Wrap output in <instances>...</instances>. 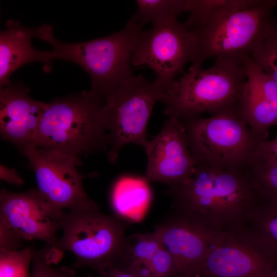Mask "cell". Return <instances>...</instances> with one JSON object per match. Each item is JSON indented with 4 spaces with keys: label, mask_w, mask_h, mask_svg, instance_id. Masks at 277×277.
Segmentation results:
<instances>
[{
    "label": "cell",
    "mask_w": 277,
    "mask_h": 277,
    "mask_svg": "<svg viewBox=\"0 0 277 277\" xmlns=\"http://www.w3.org/2000/svg\"><path fill=\"white\" fill-rule=\"evenodd\" d=\"M136 10L129 19L142 27L149 22L174 17L186 12V0H137Z\"/></svg>",
    "instance_id": "obj_23"
},
{
    "label": "cell",
    "mask_w": 277,
    "mask_h": 277,
    "mask_svg": "<svg viewBox=\"0 0 277 277\" xmlns=\"http://www.w3.org/2000/svg\"><path fill=\"white\" fill-rule=\"evenodd\" d=\"M126 229L122 219L102 212L99 207L66 212L56 247L73 254L75 267L89 268L105 277L125 238Z\"/></svg>",
    "instance_id": "obj_8"
},
{
    "label": "cell",
    "mask_w": 277,
    "mask_h": 277,
    "mask_svg": "<svg viewBox=\"0 0 277 277\" xmlns=\"http://www.w3.org/2000/svg\"><path fill=\"white\" fill-rule=\"evenodd\" d=\"M254 151L277 162V135L271 141L266 139L258 142Z\"/></svg>",
    "instance_id": "obj_29"
},
{
    "label": "cell",
    "mask_w": 277,
    "mask_h": 277,
    "mask_svg": "<svg viewBox=\"0 0 277 277\" xmlns=\"http://www.w3.org/2000/svg\"><path fill=\"white\" fill-rule=\"evenodd\" d=\"M34 171L37 190L52 209L61 215L66 212L98 207L90 199L83 186V175L77 169L81 159L33 144L22 148Z\"/></svg>",
    "instance_id": "obj_9"
},
{
    "label": "cell",
    "mask_w": 277,
    "mask_h": 277,
    "mask_svg": "<svg viewBox=\"0 0 277 277\" xmlns=\"http://www.w3.org/2000/svg\"><path fill=\"white\" fill-rule=\"evenodd\" d=\"M31 277H80L66 267H54L62 258L61 252L56 247L46 245L42 250L32 249Z\"/></svg>",
    "instance_id": "obj_25"
},
{
    "label": "cell",
    "mask_w": 277,
    "mask_h": 277,
    "mask_svg": "<svg viewBox=\"0 0 277 277\" xmlns=\"http://www.w3.org/2000/svg\"><path fill=\"white\" fill-rule=\"evenodd\" d=\"M32 248L0 251V277H31Z\"/></svg>",
    "instance_id": "obj_26"
},
{
    "label": "cell",
    "mask_w": 277,
    "mask_h": 277,
    "mask_svg": "<svg viewBox=\"0 0 277 277\" xmlns=\"http://www.w3.org/2000/svg\"><path fill=\"white\" fill-rule=\"evenodd\" d=\"M61 215L41 197L36 188L0 193V251H15L23 243L40 240L56 246Z\"/></svg>",
    "instance_id": "obj_10"
},
{
    "label": "cell",
    "mask_w": 277,
    "mask_h": 277,
    "mask_svg": "<svg viewBox=\"0 0 277 277\" xmlns=\"http://www.w3.org/2000/svg\"><path fill=\"white\" fill-rule=\"evenodd\" d=\"M175 277H203L198 274H179Z\"/></svg>",
    "instance_id": "obj_31"
},
{
    "label": "cell",
    "mask_w": 277,
    "mask_h": 277,
    "mask_svg": "<svg viewBox=\"0 0 277 277\" xmlns=\"http://www.w3.org/2000/svg\"><path fill=\"white\" fill-rule=\"evenodd\" d=\"M0 178L10 184L16 186L22 185L24 183L23 180L14 169L9 168L2 164L0 165Z\"/></svg>",
    "instance_id": "obj_30"
},
{
    "label": "cell",
    "mask_w": 277,
    "mask_h": 277,
    "mask_svg": "<svg viewBox=\"0 0 277 277\" xmlns=\"http://www.w3.org/2000/svg\"><path fill=\"white\" fill-rule=\"evenodd\" d=\"M243 64L247 77L240 109L257 141L266 140L269 128L277 126V82L257 67L250 56Z\"/></svg>",
    "instance_id": "obj_16"
},
{
    "label": "cell",
    "mask_w": 277,
    "mask_h": 277,
    "mask_svg": "<svg viewBox=\"0 0 277 277\" xmlns=\"http://www.w3.org/2000/svg\"><path fill=\"white\" fill-rule=\"evenodd\" d=\"M6 26L0 33L1 88L11 84L10 76L22 66L33 62L48 64L53 60L50 51H39L32 45V38L37 37L38 27L23 26L13 20L7 21Z\"/></svg>",
    "instance_id": "obj_17"
},
{
    "label": "cell",
    "mask_w": 277,
    "mask_h": 277,
    "mask_svg": "<svg viewBox=\"0 0 277 277\" xmlns=\"http://www.w3.org/2000/svg\"><path fill=\"white\" fill-rule=\"evenodd\" d=\"M28 88L11 83L0 89L3 139L22 147L33 144L47 103L30 96Z\"/></svg>",
    "instance_id": "obj_15"
},
{
    "label": "cell",
    "mask_w": 277,
    "mask_h": 277,
    "mask_svg": "<svg viewBox=\"0 0 277 277\" xmlns=\"http://www.w3.org/2000/svg\"><path fill=\"white\" fill-rule=\"evenodd\" d=\"M181 122L195 165L243 167L258 142L240 103L210 117L200 115Z\"/></svg>",
    "instance_id": "obj_5"
},
{
    "label": "cell",
    "mask_w": 277,
    "mask_h": 277,
    "mask_svg": "<svg viewBox=\"0 0 277 277\" xmlns=\"http://www.w3.org/2000/svg\"><path fill=\"white\" fill-rule=\"evenodd\" d=\"M154 277H175L177 268L170 253L163 245L147 263Z\"/></svg>",
    "instance_id": "obj_27"
},
{
    "label": "cell",
    "mask_w": 277,
    "mask_h": 277,
    "mask_svg": "<svg viewBox=\"0 0 277 277\" xmlns=\"http://www.w3.org/2000/svg\"><path fill=\"white\" fill-rule=\"evenodd\" d=\"M267 277H273V276H267Z\"/></svg>",
    "instance_id": "obj_33"
},
{
    "label": "cell",
    "mask_w": 277,
    "mask_h": 277,
    "mask_svg": "<svg viewBox=\"0 0 277 277\" xmlns=\"http://www.w3.org/2000/svg\"><path fill=\"white\" fill-rule=\"evenodd\" d=\"M162 246L154 231L125 237L110 267L122 268L137 263L147 264Z\"/></svg>",
    "instance_id": "obj_22"
},
{
    "label": "cell",
    "mask_w": 277,
    "mask_h": 277,
    "mask_svg": "<svg viewBox=\"0 0 277 277\" xmlns=\"http://www.w3.org/2000/svg\"><path fill=\"white\" fill-rule=\"evenodd\" d=\"M154 232L172 255L178 275L195 274L208 253L226 234L175 210L156 226Z\"/></svg>",
    "instance_id": "obj_13"
},
{
    "label": "cell",
    "mask_w": 277,
    "mask_h": 277,
    "mask_svg": "<svg viewBox=\"0 0 277 277\" xmlns=\"http://www.w3.org/2000/svg\"><path fill=\"white\" fill-rule=\"evenodd\" d=\"M273 277H277V267L274 271V272L273 275Z\"/></svg>",
    "instance_id": "obj_32"
},
{
    "label": "cell",
    "mask_w": 277,
    "mask_h": 277,
    "mask_svg": "<svg viewBox=\"0 0 277 277\" xmlns=\"http://www.w3.org/2000/svg\"><path fill=\"white\" fill-rule=\"evenodd\" d=\"M144 179L124 177L118 180L112 189L111 202L116 216L137 219L145 210L150 191Z\"/></svg>",
    "instance_id": "obj_18"
},
{
    "label": "cell",
    "mask_w": 277,
    "mask_h": 277,
    "mask_svg": "<svg viewBox=\"0 0 277 277\" xmlns=\"http://www.w3.org/2000/svg\"><path fill=\"white\" fill-rule=\"evenodd\" d=\"M145 31L130 21L120 31L106 37L76 43L61 42L51 26L39 27L38 37L52 47L53 60L71 62L89 74L92 92L104 99L132 75V60Z\"/></svg>",
    "instance_id": "obj_3"
},
{
    "label": "cell",
    "mask_w": 277,
    "mask_h": 277,
    "mask_svg": "<svg viewBox=\"0 0 277 277\" xmlns=\"http://www.w3.org/2000/svg\"><path fill=\"white\" fill-rule=\"evenodd\" d=\"M250 56L257 67L277 82V19H272Z\"/></svg>",
    "instance_id": "obj_24"
},
{
    "label": "cell",
    "mask_w": 277,
    "mask_h": 277,
    "mask_svg": "<svg viewBox=\"0 0 277 277\" xmlns=\"http://www.w3.org/2000/svg\"><path fill=\"white\" fill-rule=\"evenodd\" d=\"M104 99L83 91L47 103L33 144L80 159L108 148Z\"/></svg>",
    "instance_id": "obj_2"
},
{
    "label": "cell",
    "mask_w": 277,
    "mask_h": 277,
    "mask_svg": "<svg viewBox=\"0 0 277 277\" xmlns=\"http://www.w3.org/2000/svg\"><path fill=\"white\" fill-rule=\"evenodd\" d=\"M247 77L245 65L232 60L215 59L205 70L201 65L192 64L167 87L164 113L182 121L205 112L212 115L238 104Z\"/></svg>",
    "instance_id": "obj_4"
},
{
    "label": "cell",
    "mask_w": 277,
    "mask_h": 277,
    "mask_svg": "<svg viewBox=\"0 0 277 277\" xmlns=\"http://www.w3.org/2000/svg\"><path fill=\"white\" fill-rule=\"evenodd\" d=\"M241 229L277 258V201H260L246 218Z\"/></svg>",
    "instance_id": "obj_19"
},
{
    "label": "cell",
    "mask_w": 277,
    "mask_h": 277,
    "mask_svg": "<svg viewBox=\"0 0 277 277\" xmlns=\"http://www.w3.org/2000/svg\"><path fill=\"white\" fill-rule=\"evenodd\" d=\"M260 0H186L189 16L184 23L193 30L222 13L253 7Z\"/></svg>",
    "instance_id": "obj_21"
},
{
    "label": "cell",
    "mask_w": 277,
    "mask_h": 277,
    "mask_svg": "<svg viewBox=\"0 0 277 277\" xmlns=\"http://www.w3.org/2000/svg\"><path fill=\"white\" fill-rule=\"evenodd\" d=\"M244 169L260 201H277L276 161L254 151Z\"/></svg>",
    "instance_id": "obj_20"
},
{
    "label": "cell",
    "mask_w": 277,
    "mask_h": 277,
    "mask_svg": "<svg viewBox=\"0 0 277 277\" xmlns=\"http://www.w3.org/2000/svg\"><path fill=\"white\" fill-rule=\"evenodd\" d=\"M277 258L242 230L226 234L208 253L196 273L203 277L273 276Z\"/></svg>",
    "instance_id": "obj_12"
},
{
    "label": "cell",
    "mask_w": 277,
    "mask_h": 277,
    "mask_svg": "<svg viewBox=\"0 0 277 277\" xmlns=\"http://www.w3.org/2000/svg\"><path fill=\"white\" fill-rule=\"evenodd\" d=\"M105 277H154L147 264L137 263L121 268L110 267Z\"/></svg>",
    "instance_id": "obj_28"
},
{
    "label": "cell",
    "mask_w": 277,
    "mask_h": 277,
    "mask_svg": "<svg viewBox=\"0 0 277 277\" xmlns=\"http://www.w3.org/2000/svg\"><path fill=\"white\" fill-rule=\"evenodd\" d=\"M145 150L147 164L143 177L148 183L173 186L188 179L194 171L195 161L180 120L167 117Z\"/></svg>",
    "instance_id": "obj_14"
},
{
    "label": "cell",
    "mask_w": 277,
    "mask_h": 277,
    "mask_svg": "<svg viewBox=\"0 0 277 277\" xmlns=\"http://www.w3.org/2000/svg\"><path fill=\"white\" fill-rule=\"evenodd\" d=\"M152 24L135 50L132 65L147 66L155 73V79L168 87L184 72L186 64L192 63L194 36L176 17L158 19Z\"/></svg>",
    "instance_id": "obj_11"
},
{
    "label": "cell",
    "mask_w": 277,
    "mask_h": 277,
    "mask_svg": "<svg viewBox=\"0 0 277 277\" xmlns=\"http://www.w3.org/2000/svg\"><path fill=\"white\" fill-rule=\"evenodd\" d=\"M276 4V1L260 0L253 7L222 13L190 31L194 39L192 64L202 65L213 57L243 64L274 18L272 11Z\"/></svg>",
    "instance_id": "obj_6"
},
{
    "label": "cell",
    "mask_w": 277,
    "mask_h": 277,
    "mask_svg": "<svg viewBox=\"0 0 277 277\" xmlns=\"http://www.w3.org/2000/svg\"><path fill=\"white\" fill-rule=\"evenodd\" d=\"M167 87L154 79L132 75L104 98L103 113L108 136L107 158L116 162L121 149L134 144L147 147V128L154 105L163 102Z\"/></svg>",
    "instance_id": "obj_7"
},
{
    "label": "cell",
    "mask_w": 277,
    "mask_h": 277,
    "mask_svg": "<svg viewBox=\"0 0 277 277\" xmlns=\"http://www.w3.org/2000/svg\"><path fill=\"white\" fill-rule=\"evenodd\" d=\"M166 193L175 211L223 233L239 230L260 201L243 167L195 165L191 176Z\"/></svg>",
    "instance_id": "obj_1"
}]
</instances>
